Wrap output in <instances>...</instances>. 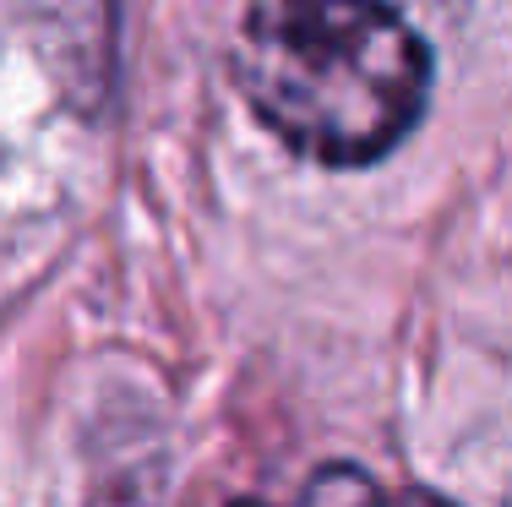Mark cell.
Masks as SVG:
<instances>
[{
  "label": "cell",
  "mask_w": 512,
  "mask_h": 507,
  "mask_svg": "<svg viewBox=\"0 0 512 507\" xmlns=\"http://www.w3.org/2000/svg\"><path fill=\"white\" fill-rule=\"evenodd\" d=\"M235 88L267 131L322 164H371L414 131L431 60L382 0H256Z\"/></svg>",
  "instance_id": "cell-1"
},
{
  "label": "cell",
  "mask_w": 512,
  "mask_h": 507,
  "mask_svg": "<svg viewBox=\"0 0 512 507\" xmlns=\"http://www.w3.org/2000/svg\"><path fill=\"white\" fill-rule=\"evenodd\" d=\"M300 507H453V502L431 497V491H409V486H376L371 475L338 464V469H322L311 480Z\"/></svg>",
  "instance_id": "cell-2"
},
{
  "label": "cell",
  "mask_w": 512,
  "mask_h": 507,
  "mask_svg": "<svg viewBox=\"0 0 512 507\" xmlns=\"http://www.w3.org/2000/svg\"><path fill=\"white\" fill-rule=\"evenodd\" d=\"M240 507H256V502H240Z\"/></svg>",
  "instance_id": "cell-3"
}]
</instances>
